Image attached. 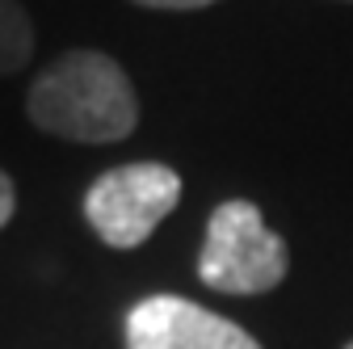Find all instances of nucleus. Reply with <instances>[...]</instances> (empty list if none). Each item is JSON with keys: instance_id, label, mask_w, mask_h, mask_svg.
<instances>
[{"instance_id": "f03ea898", "label": "nucleus", "mask_w": 353, "mask_h": 349, "mask_svg": "<svg viewBox=\"0 0 353 349\" xmlns=\"http://www.w3.org/2000/svg\"><path fill=\"white\" fill-rule=\"evenodd\" d=\"M290 270V252L282 236L265 228V215L232 198L210 210L206 244L198 257V278L219 295H265L274 290Z\"/></svg>"}, {"instance_id": "6e6552de", "label": "nucleus", "mask_w": 353, "mask_h": 349, "mask_svg": "<svg viewBox=\"0 0 353 349\" xmlns=\"http://www.w3.org/2000/svg\"><path fill=\"white\" fill-rule=\"evenodd\" d=\"M345 349H353V341H349V345H345Z\"/></svg>"}, {"instance_id": "f257e3e1", "label": "nucleus", "mask_w": 353, "mask_h": 349, "mask_svg": "<svg viewBox=\"0 0 353 349\" xmlns=\"http://www.w3.org/2000/svg\"><path fill=\"white\" fill-rule=\"evenodd\" d=\"M26 114L38 130L72 143H118L139 126V101L118 59L68 51L30 84Z\"/></svg>"}, {"instance_id": "7ed1b4c3", "label": "nucleus", "mask_w": 353, "mask_h": 349, "mask_svg": "<svg viewBox=\"0 0 353 349\" xmlns=\"http://www.w3.org/2000/svg\"><path fill=\"white\" fill-rule=\"evenodd\" d=\"M181 202V177L156 160L118 164L88 186L84 219L110 248H139Z\"/></svg>"}, {"instance_id": "20e7f679", "label": "nucleus", "mask_w": 353, "mask_h": 349, "mask_svg": "<svg viewBox=\"0 0 353 349\" xmlns=\"http://www.w3.org/2000/svg\"><path fill=\"white\" fill-rule=\"evenodd\" d=\"M126 349H261L240 324L181 295H148L126 312Z\"/></svg>"}, {"instance_id": "423d86ee", "label": "nucleus", "mask_w": 353, "mask_h": 349, "mask_svg": "<svg viewBox=\"0 0 353 349\" xmlns=\"http://www.w3.org/2000/svg\"><path fill=\"white\" fill-rule=\"evenodd\" d=\"M13 210H17V186L5 168H0V228H5L13 219Z\"/></svg>"}, {"instance_id": "39448f33", "label": "nucleus", "mask_w": 353, "mask_h": 349, "mask_svg": "<svg viewBox=\"0 0 353 349\" xmlns=\"http://www.w3.org/2000/svg\"><path fill=\"white\" fill-rule=\"evenodd\" d=\"M34 55V30L17 0H0V76H13Z\"/></svg>"}, {"instance_id": "0eeeda50", "label": "nucleus", "mask_w": 353, "mask_h": 349, "mask_svg": "<svg viewBox=\"0 0 353 349\" xmlns=\"http://www.w3.org/2000/svg\"><path fill=\"white\" fill-rule=\"evenodd\" d=\"M135 5H143V9H206L214 0H135Z\"/></svg>"}]
</instances>
